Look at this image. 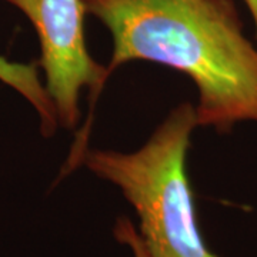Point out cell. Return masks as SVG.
Instances as JSON below:
<instances>
[{
    "label": "cell",
    "instance_id": "obj_1",
    "mask_svg": "<svg viewBox=\"0 0 257 257\" xmlns=\"http://www.w3.org/2000/svg\"><path fill=\"white\" fill-rule=\"evenodd\" d=\"M111 36L109 77L130 62L165 64L199 92L197 126L257 123V47L231 0H83Z\"/></svg>",
    "mask_w": 257,
    "mask_h": 257
},
{
    "label": "cell",
    "instance_id": "obj_2",
    "mask_svg": "<svg viewBox=\"0 0 257 257\" xmlns=\"http://www.w3.org/2000/svg\"><path fill=\"white\" fill-rule=\"evenodd\" d=\"M196 127V107L180 103L138 150L86 149L79 163L121 192L153 257H219L199 230L186 170Z\"/></svg>",
    "mask_w": 257,
    "mask_h": 257
},
{
    "label": "cell",
    "instance_id": "obj_3",
    "mask_svg": "<svg viewBox=\"0 0 257 257\" xmlns=\"http://www.w3.org/2000/svg\"><path fill=\"white\" fill-rule=\"evenodd\" d=\"M30 20L40 43L39 66L55 106L59 126L73 130L80 120V96L94 99L109 79L107 67L93 59L84 39L83 0H0Z\"/></svg>",
    "mask_w": 257,
    "mask_h": 257
},
{
    "label": "cell",
    "instance_id": "obj_4",
    "mask_svg": "<svg viewBox=\"0 0 257 257\" xmlns=\"http://www.w3.org/2000/svg\"><path fill=\"white\" fill-rule=\"evenodd\" d=\"M37 66V63L12 62L8 57L0 56V82L12 87L36 110L42 135L50 138L59 127V121L45 83L40 80Z\"/></svg>",
    "mask_w": 257,
    "mask_h": 257
},
{
    "label": "cell",
    "instance_id": "obj_5",
    "mask_svg": "<svg viewBox=\"0 0 257 257\" xmlns=\"http://www.w3.org/2000/svg\"><path fill=\"white\" fill-rule=\"evenodd\" d=\"M113 236L120 244L128 247L133 257H153V254L150 253V250L147 248L145 241L142 239L139 229L128 217L117 219L114 227H113Z\"/></svg>",
    "mask_w": 257,
    "mask_h": 257
},
{
    "label": "cell",
    "instance_id": "obj_6",
    "mask_svg": "<svg viewBox=\"0 0 257 257\" xmlns=\"http://www.w3.org/2000/svg\"><path fill=\"white\" fill-rule=\"evenodd\" d=\"M247 6L248 12L253 18V22H254V26H256V36H257V0H243Z\"/></svg>",
    "mask_w": 257,
    "mask_h": 257
}]
</instances>
